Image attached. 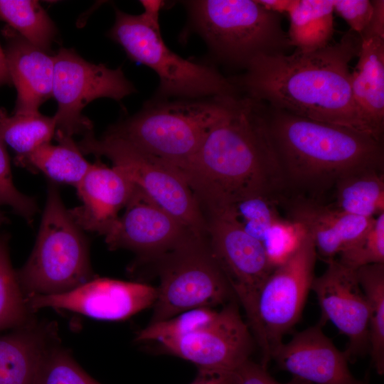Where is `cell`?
Wrapping results in <instances>:
<instances>
[{
  "label": "cell",
  "instance_id": "1",
  "mask_svg": "<svg viewBox=\"0 0 384 384\" xmlns=\"http://www.w3.org/2000/svg\"><path fill=\"white\" fill-rule=\"evenodd\" d=\"M361 37L350 29L336 43L311 52L295 49L255 58L231 80L242 95L270 107L378 137L352 93L350 63Z\"/></svg>",
  "mask_w": 384,
  "mask_h": 384
},
{
  "label": "cell",
  "instance_id": "2",
  "mask_svg": "<svg viewBox=\"0 0 384 384\" xmlns=\"http://www.w3.org/2000/svg\"><path fill=\"white\" fill-rule=\"evenodd\" d=\"M267 123L265 103L241 94L229 98L223 116L180 170L202 210L254 196L277 199L284 193Z\"/></svg>",
  "mask_w": 384,
  "mask_h": 384
},
{
  "label": "cell",
  "instance_id": "3",
  "mask_svg": "<svg viewBox=\"0 0 384 384\" xmlns=\"http://www.w3.org/2000/svg\"><path fill=\"white\" fill-rule=\"evenodd\" d=\"M267 133L284 196L322 201L341 180L384 171L383 139L267 106Z\"/></svg>",
  "mask_w": 384,
  "mask_h": 384
},
{
  "label": "cell",
  "instance_id": "4",
  "mask_svg": "<svg viewBox=\"0 0 384 384\" xmlns=\"http://www.w3.org/2000/svg\"><path fill=\"white\" fill-rule=\"evenodd\" d=\"M233 95L198 99L151 100L106 134L172 165L179 171L197 151Z\"/></svg>",
  "mask_w": 384,
  "mask_h": 384
},
{
  "label": "cell",
  "instance_id": "5",
  "mask_svg": "<svg viewBox=\"0 0 384 384\" xmlns=\"http://www.w3.org/2000/svg\"><path fill=\"white\" fill-rule=\"evenodd\" d=\"M189 22L221 63L246 69L260 55L287 53L292 48L279 14L257 0L183 1Z\"/></svg>",
  "mask_w": 384,
  "mask_h": 384
},
{
  "label": "cell",
  "instance_id": "6",
  "mask_svg": "<svg viewBox=\"0 0 384 384\" xmlns=\"http://www.w3.org/2000/svg\"><path fill=\"white\" fill-rule=\"evenodd\" d=\"M16 273L25 298L63 294L95 277L83 230L65 208L53 182L33 250Z\"/></svg>",
  "mask_w": 384,
  "mask_h": 384
},
{
  "label": "cell",
  "instance_id": "7",
  "mask_svg": "<svg viewBox=\"0 0 384 384\" xmlns=\"http://www.w3.org/2000/svg\"><path fill=\"white\" fill-rule=\"evenodd\" d=\"M108 36L127 56L153 70L159 78L154 100L198 99L241 94L230 78L213 66L183 58L169 48L159 29L142 14L115 9Z\"/></svg>",
  "mask_w": 384,
  "mask_h": 384
},
{
  "label": "cell",
  "instance_id": "8",
  "mask_svg": "<svg viewBox=\"0 0 384 384\" xmlns=\"http://www.w3.org/2000/svg\"><path fill=\"white\" fill-rule=\"evenodd\" d=\"M149 263L155 265L160 280L149 324L192 309L237 301L207 236L192 234Z\"/></svg>",
  "mask_w": 384,
  "mask_h": 384
},
{
  "label": "cell",
  "instance_id": "9",
  "mask_svg": "<svg viewBox=\"0 0 384 384\" xmlns=\"http://www.w3.org/2000/svg\"><path fill=\"white\" fill-rule=\"evenodd\" d=\"M78 146L82 154L109 159L114 167L193 233L207 235L201 207L178 169L107 134L97 139L89 132Z\"/></svg>",
  "mask_w": 384,
  "mask_h": 384
},
{
  "label": "cell",
  "instance_id": "10",
  "mask_svg": "<svg viewBox=\"0 0 384 384\" xmlns=\"http://www.w3.org/2000/svg\"><path fill=\"white\" fill-rule=\"evenodd\" d=\"M212 253L245 313L255 343L260 338L257 304L260 292L277 265L263 244L247 233L230 208L204 210Z\"/></svg>",
  "mask_w": 384,
  "mask_h": 384
},
{
  "label": "cell",
  "instance_id": "11",
  "mask_svg": "<svg viewBox=\"0 0 384 384\" xmlns=\"http://www.w3.org/2000/svg\"><path fill=\"white\" fill-rule=\"evenodd\" d=\"M317 258L311 237L303 231L294 248L277 265L259 294L257 317L260 338L257 345L261 365L267 367L272 350L299 321L314 279Z\"/></svg>",
  "mask_w": 384,
  "mask_h": 384
},
{
  "label": "cell",
  "instance_id": "12",
  "mask_svg": "<svg viewBox=\"0 0 384 384\" xmlns=\"http://www.w3.org/2000/svg\"><path fill=\"white\" fill-rule=\"evenodd\" d=\"M53 96L58 102L53 118L56 130L73 137L92 131L91 122L81 114L92 100L108 97L121 100L136 92L121 67L110 69L86 61L73 50L60 48L54 55Z\"/></svg>",
  "mask_w": 384,
  "mask_h": 384
},
{
  "label": "cell",
  "instance_id": "13",
  "mask_svg": "<svg viewBox=\"0 0 384 384\" xmlns=\"http://www.w3.org/2000/svg\"><path fill=\"white\" fill-rule=\"evenodd\" d=\"M159 343L164 351L193 363L198 369L227 373L235 372L249 360L255 344L236 300L223 306L206 325Z\"/></svg>",
  "mask_w": 384,
  "mask_h": 384
},
{
  "label": "cell",
  "instance_id": "14",
  "mask_svg": "<svg viewBox=\"0 0 384 384\" xmlns=\"http://www.w3.org/2000/svg\"><path fill=\"white\" fill-rule=\"evenodd\" d=\"M124 208L105 234V242L110 250L134 252L140 264L149 263L194 234L136 186Z\"/></svg>",
  "mask_w": 384,
  "mask_h": 384
},
{
  "label": "cell",
  "instance_id": "15",
  "mask_svg": "<svg viewBox=\"0 0 384 384\" xmlns=\"http://www.w3.org/2000/svg\"><path fill=\"white\" fill-rule=\"evenodd\" d=\"M325 272L314 277L311 289L321 308L318 323L331 321L348 338L343 351L348 361L369 351V309L367 298L358 280L356 270L333 259L326 262Z\"/></svg>",
  "mask_w": 384,
  "mask_h": 384
},
{
  "label": "cell",
  "instance_id": "16",
  "mask_svg": "<svg viewBox=\"0 0 384 384\" xmlns=\"http://www.w3.org/2000/svg\"><path fill=\"white\" fill-rule=\"evenodd\" d=\"M156 298V288L149 284L95 277L71 291L31 296L26 301L33 312L51 307L100 320L120 321L153 306Z\"/></svg>",
  "mask_w": 384,
  "mask_h": 384
},
{
  "label": "cell",
  "instance_id": "17",
  "mask_svg": "<svg viewBox=\"0 0 384 384\" xmlns=\"http://www.w3.org/2000/svg\"><path fill=\"white\" fill-rule=\"evenodd\" d=\"M316 324L297 333L270 354L277 366L314 384H361L349 370L348 359Z\"/></svg>",
  "mask_w": 384,
  "mask_h": 384
},
{
  "label": "cell",
  "instance_id": "18",
  "mask_svg": "<svg viewBox=\"0 0 384 384\" xmlns=\"http://www.w3.org/2000/svg\"><path fill=\"white\" fill-rule=\"evenodd\" d=\"M277 203L284 209L287 220L311 237L317 257L326 262L361 238L374 218L346 213L330 204L301 196L281 195Z\"/></svg>",
  "mask_w": 384,
  "mask_h": 384
},
{
  "label": "cell",
  "instance_id": "19",
  "mask_svg": "<svg viewBox=\"0 0 384 384\" xmlns=\"http://www.w3.org/2000/svg\"><path fill=\"white\" fill-rule=\"evenodd\" d=\"M82 205L70 214L83 230L105 235L118 218L134 190V184L115 167L100 162L92 166L75 187Z\"/></svg>",
  "mask_w": 384,
  "mask_h": 384
},
{
  "label": "cell",
  "instance_id": "20",
  "mask_svg": "<svg viewBox=\"0 0 384 384\" xmlns=\"http://www.w3.org/2000/svg\"><path fill=\"white\" fill-rule=\"evenodd\" d=\"M4 35L7 68L17 90L15 113L37 112L53 96L54 56L32 45L11 28L4 31Z\"/></svg>",
  "mask_w": 384,
  "mask_h": 384
},
{
  "label": "cell",
  "instance_id": "21",
  "mask_svg": "<svg viewBox=\"0 0 384 384\" xmlns=\"http://www.w3.org/2000/svg\"><path fill=\"white\" fill-rule=\"evenodd\" d=\"M56 329L34 319L0 336V384H33L45 353L58 341Z\"/></svg>",
  "mask_w": 384,
  "mask_h": 384
},
{
  "label": "cell",
  "instance_id": "22",
  "mask_svg": "<svg viewBox=\"0 0 384 384\" xmlns=\"http://www.w3.org/2000/svg\"><path fill=\"white\" fill-rule=\"evenodd\" d=\"M358 60L351 72L353 98L378 137L384 130V36L361 33Z\"/></svg>",
  "mask_w": 384,
  "mask_h": 384
},
{
  "label": "cell",
  "instance_id": "23",
  "mask_svg": "<svg viewBox=\"0 0 384 384\" xmlns=\"http://www.w3.org/2000/svg\"><path fill=\"white\" fill-rule=\"evenodd\" d=\"M58 144H44L19 161L18 166L40 171L51 182L63 183L76 187L92 164L83 156L82 152L73 137L55 130Z\"/></svg>",
  "mask_w": 384,
  "mask_h": 384
},
{
  "label": "cell",
  "instance_id": "24",
  "mask_svg": "<svg viewBox=\"0 0 384 384\" xmlns=\"http://www.w3.org/2000/svg\"><path fill=\"white\" fill-rule=\"evenodd\" d=\"M334 0H295L289 11L291 46L303 52L321 49L334 34Z\"/></svg>",
  "mask_w": 384,
  "mask_h": 384
},
{
  "label": "cell",
  "instance_id": "25",
  "mask_svg": "<svg viewBox=\"0 0 384 384\" xmlns=\"http://www.w3.org/2000/svg\"><path fill=\"white\" fill-rule=\"evenodd\" d=\"M330 204L346 213L373 218L384 212V171L370 170L339 181Z\"/></svg>",
  "mask_w": 384,
  "mask_h": 384
},
{
  "label": "cell",
  "instance_id": "26",
  "mask_svg": "<svg viewBox=\"0 0 384 384\" xmlns=\"http://www.w3.org/2000/svg\"><path fill=\"white\" fill-rule=\"evenodd\" d=\"M55 121L37 112L9 116L0 109V139L16 154L18 164L55 136Z\"/></svg>",
  "mask_w": 384,
  "mask_h": 384
},
{
  "label": "cell",
  "instance_id": "27",
  "mask_svg": "<svg viewBox=\"0 0 384 384\" xmlns=\"http://www.w3.org/2000/svg\"><path fill=\"white\" fill-rule=\"evenodd\" d=\"M367 298L369 309V351L379 375L384 373V264H373L356 270Z\"/></svg>",
  "mask_w": 384,
  "mask_h": 384
},
{
  "label": "cell",
  "instance_id": "28",
  "mask_svg": "<svg viewBox=\"0 0 384 384\" xmlns=\"http://www.w3.org/2000/svg\"><path fill=\"white\" fill-rule=\"evenodd\" d=\"M0 18L28 42L45 51L56 33L53 21L37 1L0 0Z\"/></svg>",
  "mask_w": 384,
  "mask_h": 384
},
{
  "label": "cell",
  "instance_id": "29",
  "mask_svg": "<svg viewBox=\"0 0 384 384\" xmlns=\"http://www.w3.org/2000/svg\"><path fill=\"white\" fill-rule=\"evenodd\" d=\"M32 314L11 263L9 236L0 233V331L30 323Z\"/></svg>",
  "mask_w": 384,
  "mask_h": 384
},
{
  "label": "cell",
  "instance_id": "30",
  "mask_svg": "<svg viewBox=\"0 0 384 384\" xmlns=\"http://www.w3.org/2000/svg\"><path fill=\"white\" fill-rule=\"evenodd\" d=\"M33 384L101 383L88 375L57 341L45 353Z\"/></svg>",
  "mask_w": 384,
  "mask_h": 384
},
{
  "label": "cell",
  "instance_id": "31",
  "mask_svg": "<svg viewBox=\"0 0 384 384\" xmlns=\"http://www.w3.org/2000/svg\"><path fill=\"white\" fill-rule=\"evenodd\" d=\"M218 310L210 307L195 308L171 318L149 324L139 331L137 342L161 341L181 337L206 325L217 316Z\"/></svg>",
  "mask_w": 384,
  "mask_h": 384
},
{
  "label": "cell",
  "instance_id": "32",
  "mask_svg": "<svg viewBox=\"0 0 384 384\" xmlns=\"http://www.w3.org/2000/svg\"><path fill=\"white\" fill-rule=\"evenodd\" d=\"M230 208L245 231L262 242L267 230L282 218L275 199L254 196L244 198Z\"/></svg>",
  "mask_w": 384,
  "mask_h": 384
},
{
  "label": "cell",
  "instance_id": "33",
  "mask_svg": "<svg viewBox=\"0 0 384 384\" xmlns=\"http://www.w3.org/2000/svg\"><path fill=\"white\" fill-rule=\"evenodd\" d=\"M338 255L341 264L353 270L384 264V212L375 216L364 234Z\"/></svg>",
  "mask_w": 384,
  "mask_h": 384
},
{
  "label": "cell",
  "instance_id": "34",
  "mask_svg": "<svg viewBox=\"0 0 384 384\" xmlns=\"http://www.w3.org/2000/svg\"><path fill=\"white\" fill-rule=\"evenodd\" d=\"M2 205L11 207L30 223L38 210L35 199L22 193L14 184L9 156L5 144L0 139V206Z\"/></svg>",
  "mask_w": 384,
  "mask_h": 384
},
{
  "label": "cell",
  "instance_id": "35",
  "mask_svg": "<svg viewBox=\"0 0 384 384\" xmlns=\"http://www.w3.org/2000/svg\"><path fill=\"white\" fill-rule=\"evenodd\" d=\"M302 233L298 225L284 218L267 230L262 243L275 265L281 263L294 248Z\"/></svg>",
  "mask_w": 384,
  "mask_h": 384
},
{
  "label": "cell",
  "instance_id": "36",
  "mask_svg": "<svg viewBox=\"0 0 384 384\" xmlns=\"http://www.w3.org/2000/svg\"><path fill=\"white\" fill-rule=\"evenodd\" d=\"M374 10L373 1L368 0H334L335 11L350 26L361 33L369 24Z\"/></svg>",
  "mask_w": 384,
  "mask_h": 384
},
{
  "label": "cell",
  "instance_id": "37",
  "mask_svg": "<svg viewBox=\"0 0 384 384\" xmlns=\"http://www.w3.org/2000/svg\"><path fill=\"white\" fill-rule=\"evenodd\" d=\"M235 384H312L293 376L291 380L282 383L274 379L267 368L260 363L246 361L235 371Z\"/></svg>",
  "mask_w": 384,
  "mask_h": 384
},
{
  "label": "cell",
  "instance_id": "38",
  "mask_svg": "<svg viewBox=\"0 0 384 384\" xmlns=\"http://www.w3.org/2000/svg\"><path fill=\"white\" fill-rule=\"evenodd\" d=\"M191 384H235V372L198 369L196 377Z\"/></svg>",
  "mask_w": 384,
  "mask_h": 384
},
{
  "label": "cell",
  "instance_id": "39",
  "mask_svg": "<svg viewBox=\"0 0 384 384\" xmlns=\"http://www.w3.org/2000/svg\"><path fill=\"white\" fill-rule=\"evenodd\" d=\"M140 3L144 9V11L142 15L149 22L159 25V11L164 5V1L159 0H142Z\"/></svg>",
  "mask_w": 384,
  "mask_h": 384
},
{
  "label": "cell",
  "instance_id": "40",
  "mask_svg": "<svg viewBox=\"0 0 384 384\" xmlns=\"http://www.w3.org/2000/svg\"><path fill=\"white\" fill-rule=\"evenodd\" d=\"M265 9L280 14H288L293 6L295 0H257Z\"/></svg>",
  "mask_w": 384,
  "mask_h": 384
},
{
  "label": "cell",
  "instance_id": "41",
  "mask_svg": "<svg viewBox=\"0 0 384 384\" xmlns=\"http://www.w3.org/2000/svg\"><path fill=\"white\" fill-rule=\"evenodd\" d=\"M11 82V80L7 68L4 50L0 44V87L5 84H10Z\"/></svg>",
  "mask_w": 384,
  "mask_h": 384
},
{
  "label": "cell",
  "instance_id": "42",
  "mask_svg": "<svg viewBox=\"0 0 384 384\" xmlns=\"http://www.w3.org/2000/svg\"><path fill=\"white\" fill-rule=\"evenodd\" d=\"M8 222L6 217L0 211V228L1 226Z\"/></svg>",
  "mask_w": 384,
  "mask_h": 384
},
{
  "label": "cell",
  "instance_id": "43",
  "mask_svg": "<svg viewBox=\"0 0 384 384\" xmlns=\"http://www.w3.org/2000/svg\"><path fill=\"white\" fill-rule=\"evenodd\" d=\"M361 384H368V380L364 379L362 380Z\"/></svg>",
  "mask_w": 384,
  "mask_h": 384
}]
</instances>
